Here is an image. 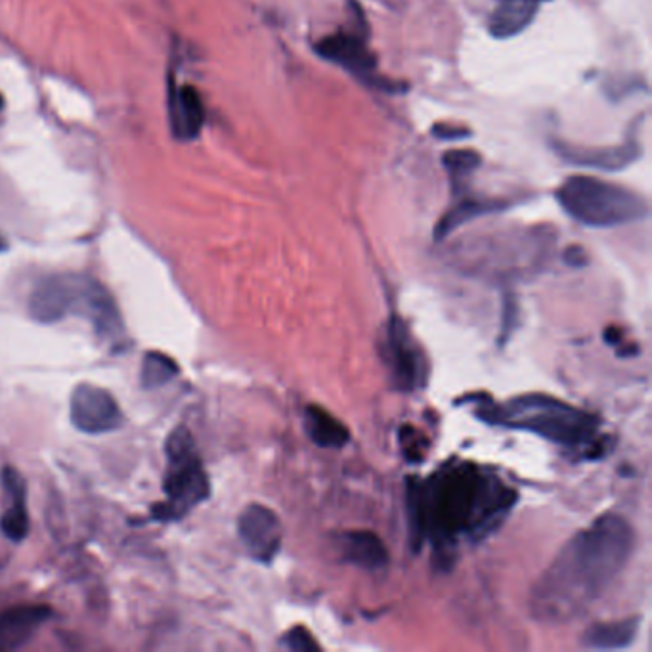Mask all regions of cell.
<instances>
[{"mask_svg":"<svg viewBox=\"0 0 652 652\" xmlns=\"http://www.w3.org/2000/svg\"><path fill=\"white\" fill-rule=\"evenodd\" d=\"M0 482L9 504L0 515V532L10 542H24L29 534V515H27V486L24 476L14 467H4L0 471Z\"/></svg>","mask_w":652,"mask_h":652,"instance_id":"12","label":"cell"},{"mask_svg":"<svg viewBox=\"0 0 652 652\" xmlns=\"http://www.w3.org/2000/svg\"><path fill=\"white\" fill-rule=\"evenodd\" d=\"M4 249H7V241H4V238H2V236H0V253H2V251H4Z\"/></svg>","mask_w":652,"mask_h":652,"instance_id":"25","label":"cell"},{"mask_svg":"<svg viewBox=\"0 0 652 652\" xmlns=\"http://www.w3.org/2000/svg\"><path fill=\"white\" fill-rule=\"evenodd\" d=\"M433 134L440 141H461L467 138L471 131L466 126H451V124H435L433 126Z\"/></svg>","mask_w":652,"mask_h":652,"instance_id":"23","label":"cell"},{"mask_svg":"<svg viewBox=\"0 0 652 652\" xmlns=\"http://www.w3.org/2000/svg\"><path fill=\"white\" fill-rule=\"evenodd\" d=\"M281 647L293 652H316L322 651L318 641L312 637L309 629L303 626H297V628L289 629L288 633L281 639Z\"/></svg>","mask_w":652,"mask_h":652,"instance_id":"22","label":"cell"},{"mask_svg":"<svg viewBox=\"0 0 652 652\" xmlns=\"http://www.w3.org/2000/svg\"><path fill=\"white\" fill-rule=\"evenodd\" d=\"M314 50L327 62L341 65L342 70L350 71L360 81H365L373 86H383L377 77V58L365 45V39L360 33L339 32L327 35L316 43Z\"/></svg>","mask_w":652,"mask_h":652,"instance_id":"10","label":"cell"},{"mask_svg":"<svg viewBox=\"0 0 652 652\" xmlns=\"http://www.w3.org/2000/svg\"><path fill=\"white\" fill-rule=\"evenodd\" d=\"M70 418L73 427L85 435H106L123 425V412L113 395L90 383L73 388Z\"/></svg>","mask_w":652,"mask_h":652,"instance_id":"8","label":"cell"},{"mask_svg":"<svg viewBox=\"0 0 652 652\" xmlns=\"http://www.w3.org/2000/svg\"><path fill=\"white\" fill-rule=\"evenodd\" d=\"M544 0H499L490 16L488 29L496 39H509L524 32Z\"/></svg>","mask_w":652,"mask_h":652,"instance_id":"16","label":"cell"},{"mask_svg":"<svg viewBox=\"0 0 652 652\" xmlns=\"http://www.w3.org/2000/svg\"><path fill=\"white\" fill-rule=\"evenodd\" d=\"M165 502L154 505L152 519L177 522L209 499V474L203 467L194 436L182 425L165 443Z\"/></svg>","mask_w":652,"mask_h":652,"instance_id":"6","label":"cell"},{"mask_svg":"<svg viewBox=\"0 0 652 652\" xmlns=\"http://www.w3.org/2000/svg\"><path fill=\"white\" fill-rule=\"evenodd\" d=\"M52 611L45 605L14 606L0 614V651H17L33 641L50 620Z\"/></svg>","mask_w":652,"mask_h":652,"instance_id":"13","label":"cell"},{"mask_svg":"<svg viewBox=\"0 0 652 652\" xmlns=\"http://www.w3.org/2000/svg\"><path fill=\"white\" fill-rule=\"evenodd\" d=\"M473 412L488 425L540 436L560 450L575 454L576 459L593 461L606 454L608 438L601 431L603 421L550 395L530 393L505 405H494L490 398L481 397Z\"/></svg>","mask_w":652,"mask_h":652,"instance_id":"3","label":"cell"},{"mask_svg":"<svg viewBox=\"0 0 652 652\" xmlns=\"http://www.w3.org/2000/svg\"><path fill=\"white\" fill-rule=\"evenodd\" d=\"M565 261H567V265L570 266H583L588 265V255H585V251L582 247H578V245H572V247H568L565 251Z\"/></svg>","mask_w":652,"mask_h":652,"instance_id":"24","label":"cell"},{"mask_svg":"<svg viewBox=\"0 0 652 652\" xmlns=\"http://www.w3.org/2000/svg\"><path fill=\"white\" fill-rule=\"evenodd\" d=\"M517 502V490L494 469L450 459L428 479H406L408 542L413 553L428 542L438 568L448 570L459 545L486 540Z\"/></svg>","mask_w":652,"mask_h":652,"instance_id":"1","label":"cell"},{"mask_svg":"<svg viewBox=\"0 0 652 652\" xmlns=\"http://www.w3.org/2000/svg\"><path fill=\"white\" fill-rule=\"evenodd\" d=\"M636 550V530L620 515H601L580 530L545 568L530 593L542 624H568L605 595Z\"/></svg>","mask_w":652,"mask_h":652,"instance_id":"2","label":"cell"},{"mask_svg":"<svg viewBox=\"0 0 652 652\" xmlns=\"http://www.w3.org/2000/svg\"><path fill=\"white\" fill-rule=\"evenodd\" d=\"M2 106H4V98L0 96V111H2Z\"/></svg>","mask_w":652,"mask_h":652,"instance_id":"26","label":"cell"},{"mask_svg":"<svg viewBox=\"0 0 652 652\" xmlns=\"http://www.w3.org/2000/svg\"><path fill=\"white\" fill-rule=\"evenodd\" d=\"M504 207L505 203L497 202V200H474V197L463 200L456 207H451L444 215L443 220L436 225V240H444L454 230H458L459 226L467 225L473 218L496 213V210H502Z\"/></svg>","mask_w":652,"mask_h":652,"instance_id":"19","label":"cell"},{"mask_svg":"<svg viewBox=\"0 0 652 652\" xmlns=\"http://www.w3.org/2000/svg\"><path fill=\"white\" fill-rule=\"evenodd\" d=\"M169 119L172 133L182 141H194L205 123V108L197 88L192 85H174L169 81Z\"/></svg>","mask_w":652,"mask_h":652,"instance_id":"14","label":"cell"},{"mask_svg":"<svg viewBox=\"0 0 652 652\" xmlns=\"http://www.w3.org/2000/svg\"><path fill=\"white\" fill-rule=\"evenodd\" d=\"M179 375V365L161 352H148L142 364L141 381L144 388H159Z\"/></svg>","mask_w":652,"mask_h":652,"instance_id":"20","label":"cell"},{"mask_svg":"<svg viewBox=\"0 0 652 652\" xmlns=\"http://www.w3.org/2000/svg\"><path fill=\"white\" fill-rule=\"evenodd\" d=\"M32 318L55 324L68 316L83 318L111 347H123L124 324L113 297L85 274H56L35 286L29 297Z\"/></svg>","mask_w":652,"mask_h":652,"instance_id":"4","label":"cell"},{"mask_svg":"<svg viewBox=\"0 0 652 652\" xmlns=\"http://www.w3.org/2000/svg\"><path fill=\"white\" fill-rule=\"evenodd\" d=\"M553 148L567 164L585 167V169H601V171H620L641 156L637 138H629L618 146H603V148L576 146V144L557 141L553 144Z\"/></svg>","mask_w":652,"mask_h":652,"instance_id":"11","label":"cell"},{"mask_svg":"<svg viewBox=\"0 0 652 652\" xmlns=\"http://www.w3.org/2000/svg\"><path fill=\"white\" fill-rule=\"evenodd\" d=\"M639 616L621 618V620L593 624L583 631L582 644L593 651H621L636 641L639 631Z\"/></svg>","mask_w":652,"mask_h":652,"instance_id":"17","label":"cell"},{"mask_svg":"<svg viewBox=\"0 0 652 652\" xmlns=\"http://www.w3.org/2000/svg\"><path fill=\"white\" fill-rule=\"evenodd\" d=\"M303 427L312 444L324 450H341L350 443V431L322 406H306Z\"/></svg>","mask_w":652,"mask_h":652,"instance_id":"18","label":"cell"},{"mask_svg":"<svg viewBox=\"0 0 652 652\" xmlns=\"http://www.w3.org/2000/svg\"><path fill=\"white\" fill-rule=\"evenodd\" d=\"M443 164L454 182L458 184L459 180L467 179L471 172L481 167L482 157L473 149H454L444 154Z\"/></svg>","mask_w":652,"mask_h":652,"instance_id":"21","label":"cell"},{"mask_svg":"<svg viewBox=\"0 0 652 652\" xmlns=\"http://www.w3.org/2000/svg\"><path fill=\"white\" fill-rule=\"evenodd\" d=\"M238 536L251 559L270 565L280 553L283 529L278 515L270 507L251 504L238 519Z\"/></svg>","mask_w":652,"mask_h":652,"instance_id":"9","label":"cell"},{"mask_svg":"<svg viewBox=\"0 0 652 652\" xmlns=\"http://www.w3.org/2000/svg\"><path fill=\"white\" fill-rule=\"evenodd\" d=\"M339 550L342 559L365 568V570H381L388 565V552L383 540L370 530H350L339 538Z\"/></svg>","mask_w":652,"mask_h":652,"instance_id":"15","label":"cell"},{"mask_svg":"<svg viewBox=\"0 0 652 652\" xmlns=\"http://www.w3.org/2000/svg\"><path fill=\"white\" fill-rule=\"evenodd\" d=\"M383 360L387 364L393 387L400 393H415L427 385L428 362L425 352L398 314H390L388 318Z\"/></svg>","mask_w":652,"mask_h":652,"instance_id":"7","label":"cell"},{"mask_svg":"<svg viewBox=\"0 0 652 652\" xmlns=\"http://www.w3.org/2000/svg\"><path fill=\"white\" fill-rule=\"evenodd\" d=\"M555 195L568 217L591 228L629 225L649 215L643 195L590 174L568 177Z\"/></svg>","mask_w":652,"mask_h":652,"instance_id":"5","label":"cell"}]
</instances>
